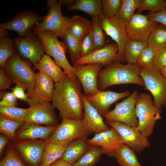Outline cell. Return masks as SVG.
Wrapping results in <instances>:
<instances>
[{"label": "cell", "mask_w": 166, "mask_h": 166, "mask_svg": "<svg viewBox=\"0 0 166 166\" xmlns=\"http://www.w3.org/2000/svg\"><path fill=\"white\" fill-rule=\"evenodd\" d=\"M29 109V108H19L16 106H0V115L14 121L25 122Z\"/></svg>", "instance_id": "38"}, {"label": "cell", "mask_w": 166, "mask_h": 166, "mask_svg": "<svg viewBox=\"0 0 166 166\" xmlns=\"http://www.w3.org/2000/svg\"><path fill=\"white\" fill-rule=\"evenodd\" d=\"M41 40L46 54L53 57L56 63L62 68L67 76L71 78H77L75 70L67 60L65 55L66 46L63 41H60L57 35L49 31L34 32Z\"/></svg>", "instance_id": "3"}, {"label": "cell", "mask_w": 166, "mask_h": 166, "mask_svg": "<svg viewBox=\"0 0 166 166\" xmlns=\"http://www.w3.org/2000/svg\"><path fill=\"white\" fill-rule=\"evenodd\" d=\"M12 146L9 147L5 155L0 162V166H26Z\"/></svg>", "instance_id": "42"}, {"label": "cell", "mask_w": 166, "mask_h": 166, "mask_svg": "<svg viewBox=\"0 0 166 166\" xmlns=\"http://www.w3.org/2000/svg\"><path fill=\"white\" fill-rule=\"evenodd\" d=\"M90 27L91 22L79 15L69 18L67 31L76 38L80 44Z\"/></svg>", "instance_id": "26"}, {"label": "cell", "mask_w": 166, "mask_h": 166, "mask_svg": "<svg viewBox=\"0 0 166 166\" xmlns=\"http://www.w3.org/2000/svg\"><path fill=\"white\" fill-rule=\"evenodd\" d=\"M129 91L117 93L110 90H98L94 94L85 97L88 101L95 108L101 116L105 117L109 111L111 105L118 100L128 97Z\"/></svg>", "instance_id": "20"}, {"label": "cell", "mask_w": 166, "mask_h": 166, "mask_svg": "<svg viewBox=\"0 0 166 166\" xmlns=\"http://www.w3.org/2000/svg\"><path fill=\"white\" fill-rule=\"evenodd\" d=\"M165 0H140L139 6L136 13L148 10L152 13H156L166 9Z\"/></svg>", "instance_id": "40"}, {"label": "cell", "mask_w": 166, "mask_h": 166, "mask_svg": "<svg viewBox=\"0 0 166 166\" xmlns=\"http://www.w3.org/2000/svg\"><path fill=\"white\" fill-rule=\"evenodd\" d=\"M67 145H63L48 141L45 148L40 166H49L54 161L61 158Z\"/></svg>", "instance_id": "27"}, {"label": "cell", "mask_w": 166, "mask_h": 166, "mask_svg": "<svg viewBox=\"0 0 166 166\" xmlns=\"http://www.w3.org/2000/svg\"><path fill=\"white\" fill-rule=\"evenodd\" d=\"M81 57L86 56L94 50V43L91 28L80 45Z\"/></svg>", "instance_id": "43"}, {"label": "cell", "mask_w": 166, "mask_h": 166, "mask_svg": "<svg viewBox=\"0 0 166 166\" xmlns=\"http://www.w3.org/2000/svg\"><path fill=\"white\" fill-rule=\"evenodd\" d=\"M55 109L49 102H42L30 107L25 122L49 126L57 125L58 120L55 114Z\"/></svg>", "instance_id": "19"}, {"label": "cell", "mask_w": 166, "mask_h": 166, "mask_svg": "<svg viewBox=\"0 0 166 166\" xmlns=\"http://www.w3.org/2000/svg\"><path fill=\"white\" fill-rule=\"evenodd\" d=\"M140 75L144 87L152 94L154 103L161 112L166 107V78L154 67L140 68Z\"/></svg>", "instance_id": "7"}, {"label": "cell", "mask_w": 166, "mask_h": 166, "mask_svg": "<svg viewBox=\"0 0 166 166\" xmlns=\"http://www.w3.org/2000/svg\"><path fill=\"white\" fill-rule=\"evenodd\" d=\"M46 3L49 9L47 14L34 28V32L51 31L62 38L67 31L69 18L62 15L61 5L57 0H47Z\"/></svg>", "instance_id": "8"}, {"label": "cell", "mask_w": 166, "mask_h": 166, "mask_svg": "<svg viewBox=\"0 0 166 166\" xmlns=\"http://www.w3.org/2000/svg\"><path fill=\"white\" fill-rule=\"evenodd\" d=\"M13 41L14 48L18 55L34 65L40 60L45 52L40 38L30 30L23 37H16Z\"/></svg>", "instance_id": "9"}, {"label": "cell", "mask_w": 166, "mask_h": 166, "mask_svg": "<svg viewBox=\"0 0 166 166\" xmlns=\"http://www.w3.org/2000/svg\"><path fill=\"white\" fill-rule=\"evenodd\" d=\"M118 51L117 44L112 42L103 48L94 50L86 56L81 57L73 64H100L107 65L116 61Z\"/></svg>", "instance_id": "21"}, {"label": "cell", "mask_w": 166, "mask_h": 166, "mask_svg": "<svg viewBox=\"0 0 166 166\" xmlns=\"http://www.w3.org/2000/svg\"><path fill=\"white\" fill-rule=\"evenodd\" d=\"M4 68L12 83L20 85L27 90L29 98L34 89L36 73L29 63L16 53L7 60Z\"/></svg>", "instance_id": "5"}, {"label": "cell", "mask_w": 166, "mask_h": 166, "mask_svg": "<svg viewBox=\"0 0 166 166\" xmlns=\"http://www.w3.org/2000/svg\"><path fill=\"white\" fill-rule=\"evenodd\" d=\"M17 105V99L13 92H6L0 102V106H16Z\"/></svg>", "instance_id": "45"}, {"label": "cell", "mask_w": 166, "mask_h": 166, "mask_svg": "<svg viewBox=\"0 0 166 166\" xmlns=\"http://www.w3.org/2000/svg\"><path fill=\"white\" fill-rule=\"evenodd\" d=\"M160 72L162 75L166 78V66Z\"/></svg>", "instance_id": "53"}, {"label": "cell", "mask_w": 166, "mask_h": 166, "mask_svg": "<svg viewBox=\"0 0 166 166\" xmlns=\"http://www.w3.org/2000/svg\"><path fill=\"white\" fill-rule=\"evenodd\" d=\"M148 46L146 42L128 39L124 49L125 61L128 64H136L139 55Z\"/></svg>", "instance_id": "29"}, {"label": "cell", "mask_w": 166, "mask_h": 166, "mask_svg": "<svg viewBox=\"0 0 166 166\" xmlns=\"http://www.w3.org/2000/svg\"><path fill=\"white\" fill-rule=\"evenodd\" d=\"M49 166H73V165L60 158L54 161Z\"/></svg>", "instance_id": "50"}, {"label": "cell", "mask_w": 166, "mask_h": 166, "mask_svg": "<svg viewBox=\"0 0 166 166\" xmlns=\"http://www.w3.org/2000/svg\"><path fill=\"white\" fill-rule=\"evenodd\" d=\"M121 0H101L102 16L112 18L117 15Z\"/></svg>", "instance_id": "41"}, {"label": "cell", "mask_w": 166, "mask_h": 166, "mask_svg": "<svg viewBox=\"0 0 166 166\" xmlns=\"http://www.w3.org/2000/svg\"><path fill=\"white\" fill-rule=\"evenodd\" d=\"M140 0H121L117 16L126 26L130 21L138 9Z\"/></svg>", "instance_id": "32"}, {"label": "cell", "mask_w": 166, "mask_h": 166, "mask_svg": "<svg viewBox=\"0 0 166 166\" xmlns=\"http://www.w3.org/2000/svg\"><path fill=\"white\" fill-rule=\"evenodd\" d=\"M90 135L82 120L65 118L50 135L48 141L65 145L77 139L87 138Z\"/></svg>", "instance_id": "6"}, {"label": "cell", "mask_w": 166, "mask_h": 166, "mask_svg": "<svg viewBox=\"0 0 166 166\" xmlns=\"http://www.w3.org/2000/svg\"><path fill=\"white\" fill-rule=\"evenodd\" d=\"M139 93L134 90L126 99L116 103L114 109L109 111L104 117L106 121L123 123L138 128V121L135 114V106Z\"/></svg>", "instance_id": "11"}, {"label": "cell", "mask_w": 166, "mask_h": 166, "mask_svg": "<svg viewBox=\"0 0 166 166\" xmlns=\"http://www.w3.org/2000/svg\"><path fill=\"white\" fill-rule=\"evenodd\" d=\"M62 39L66 46L71 61L74 64L81 57L80 43L68 31L66 32Z\"/></svg>", "instance_id": "37"}, {"label": "cell", "mask_w": 166, "mask_h": 166, "mask_svg": "<svg viewBox=\"0 0 166 166\" xmlns=\"http://www.w3.org/2000/svg\"><path fill=\"white\" fill-rule=\"evenodd\" d=\"M54 88L53 81L50 78L41 72H37L33 92L27 102L30 107L42 102L52 101Z\"/></svg>", "instance_id": "18"}, {"label": "cell", "mask_w": 166, "mask_h": 166, "mask_svg": "<svg viewBox=\"0 0 166 166\" xmlns=\"http://www.w3.org/2000/svg\"><path fill=\"white\" fill-rule=\"evenodd\" d=\"M140 68L135 64H122L114 61L106 65L99 72L97 86L98 90L103 91L115 85L132 84L144 87L140 75Z\"/></svg>", "instance_id": "2"}, {"label": "cell", "mask_w": 166, "mask_h": 166, "mask_svg": "<svg viewBox=\"0 0 166 166\" xmlns=\"http://www.w3.org/2000/svg\"><path fill=\"white\" fill-rule=\"evenodd\" d=\"M114 157L121 166H142L139 162L135 151L125 144L117 150Z\"/></svg>", "instance_id": "31"}, {"label": "cell", "mask_w": 166, "mask_h": 166, "mask_svg": "<svg viewBox=\"0 0 166 166\" xmlns=\"http://www.w3.org/2000/svg\"><path fill=\"white\" fill-rule=\"evenodd\" d=\"M58 2L61 5L68 7L73 5L75 2L76 0H59Z\"/></svg>", "instance_id": "51"}, {"label": "cell", "mask_w": 166, "mask_h": 166, "mask_svg": "<svg viewBox=\"0 0 166 166\" xmlns=\"http://www.w3.org/2000/svg\"><path fill=\"white\" fill-rule=\"evenodd\" d=\"M147 44L157 50L166 48V26L157 23L149 35Z\"/></svg>", "instance_id": "30"}, {"label": "cell", "mask_w": 166, "mask_h": 166, "mask_svg": "<svg viewBox=\"0 0 166 166\" xmlns=\"http://www.w3.org/2000/svg\"><path fill=\"white\" fill-rule=\"evenodd\" d=\"M103 66L100 64H73L77 77L83 87L85 97L93 95L98 91V75Z\"/></svg>", "instance_id": "13"}, {"label": "cell", "mask_w": 166, "mask_h": 166, "mask_svg": "<svg viewBox=\"0 0 166 166\" xmlns=\"http://www.w3.org/2000/svg\"><path fill=\"white\" fill-rule=\"evenodd\" d=\"M91 26L94 43V50L108 45L109 44L100 23L98 17H92Z\"/></svg>", "instance_id": "34"}, {"label": "cell", "mask_w": 166, "mask_h": 166, "mask_svg": "<svg viewBox=\"0 0 166 166\" xmlns=\"http://www.w3.org/2000/svg\"><path fill=\"white\" fill-rule=\"evenodd\" d=\"M91 146L87 138L74 140L68 144L61 159L73 165Z\"/></svg>", "instance_id": "25"}, {"label": "cell", "mask_w": 166, "mask_h": 166, "mask_svg": "<svg viewBox=\"0 0 166 166\" xmlns=\"http://www.w3.org/2000/svg\"><path fill=\"white\" fill-rule=\"evenodd\" d=\"M9 140L8 138L4 135H0V154L1 155L4 150Z\"/></svg>", "instance_id": "49"}, {"label": "cell", "mask_w": 166, "mask_h": 166, "mask_svg": "<svg viewBox=\"0 0 166 166\" xmlns=\"http://www.w3.org/2000/svg\"><path fill=\"white\" fill-rule=\"evenodd\" d=\"M34 66L36 69L46 75L55 83L60 81L67 77L61 67L46 54H44Z\"/></svg>", "instance_id": "24"}, {"label": "cell", "mask_w": 166, "mask_h": 166, "mask_svg": "<svg viewBox=\"0 0 166 166\" xmlns=\"http://www.w3.org/2000/svg\"><path fill=\"white\" fill-rule=\"evenodd\" d=\"M84 113L82 121L89 133L98 134L109 130L110 128L103 121L96 109L83 97Z\"/></svg>", "instance_id": "22"}, {"label": "cell", "mask_w": 166, "mask_h": 166, "mask_svg": "<svg viewBox=\"0 0 166 166\" xmlns=\"http://www.w3.org/2000/svg\"><path fill=\"white\" fill-rule=\"evenodd\" d=\"M8 34L6 30L2 28H0V38L8 36Z\"/></svg>", "instance_id": "52"}, {"label": "cell", "mask_w": 166, "mask_h": 166, "mask_svg": "<svg viewBox=\"0 0 166 166\" xmlns=\"http://www.w3.org/2000/svg\"><path fill=\"white\" fill-rule=\"evenodd\" d=\"M157 22L150 20L147 15L136 13L126 25L128 39L146 42Z\"/></svg>", "instance_id": "17"}, {"label": "cell", "mask_w": 166, "mask_h": 166, "mask_svg": "<svg viewBox=\"0 0 166 166\" xmlns=\"http://www.w3.org/2000/svg\"><path fill=\"white\" fill-rule=\"evenodd\" d=\"M166 66V48L157 51L153 63V67L160 71Z\"/></svg>", "instance_id": "44"}, {"label": "cell", "mask_w": 166, "mask_h": 166, "mask_svg": "<svg viewBox=\"0 0 166 166\" xmlns=\"http://www.w3.org/2000/svg\"><path fill=\"white\" fill-rule=\"evenodd\" d=\"M48 140H23L12 145L23 158L32 166H40L45 148Z\"/></svg>", "instance_id": "14"}, {"label": "cell", "mask_w": 166, "mask_h": 166, "mask_svg": "<svg viewBox=\"0 0 166 166\" xmlns=\"http://www.w3.org/2000/svg\"><path fill=\"white\" fill-rule=\"evenodd\" d=\"M87 141L91 145L100 147L102 154L109 157L114 156L117 150L125 144L119 133L111 127L108 130L95 134L93 137L87 139Z\"/></svg>", "instance_id": "16"}, {"label": "cell", "mask_w": 166, "mask_h": 166, "mask_svg": "<svg viewBox=\"0 0 166 166\" xmlns=\"http://www.w3.org/2000/svg\"><path fill=\"white\" fill-rule=\"evenodd\" d=\"M100 25L105 34L117 44L118 51L115 61L124 62V47L128 39L125 25L116 15L112 18L98 17Z\"/></svg>", "instance_id": "10"}, {"label": "cell", "mask_w": 166, "mask_h": 166, "mask_svg": "<svg viewBox=\"0 0 166 166\" xmlns=\"http://www.w3.org/2000/svg\"><path fill=\"white\" fill-rule=\"evenodd\" d=\"M82 85L77 78H66L54 84L52 105L59 111L62 119L67 118L82 120L83 94Z\"/></svg>", "instance_id": "1"}, {"label": "cell", "mask_w": 166, "mask_h": 166, "mask_svg": "<svg viewBox=\"0 0 166 166\" xmlns=\"http://www.w3.org/2000/svg\"><path fill=\"white\" fill-rule=\"evenodd\" d=\"M157 50L148 46L139 55L136 65L140 68L153 67L154 58Z\"/></svg>", "instance_id": "39"}, {"label": "cell", "mask_w": 166, "mask_h": 166, "mask_svg": "<svg viewBox=\"0 0 166 166\" xmlns=\"http://www.w3.org/2000/svg\"><path fill=\"white\" fill-rule=\"evenodd\" d=\"M25 122L14 121L0 115V132L7 137L9 140H16V130Z\"/></svg>", "instance_id": "35"}, {"label": "cell", "mask_w": 166, "mask_h": 166, "mask_svg": "<svg viewBox=\"0 0 166 166\" xmlns=\"http://www.w3.org/2000/svg\"><path fill=\"white\" fill-rule=\"evenodd\" d=\"M12 92L17 99L27 102L29 97L25 92V88L19 85H16L11 89Z\"/></svg>", "instance_id": "48"}, {"label": "cell", "mask_w": 166, "mask_h": 166, "mask_svg": "<svg viewBox=\"0 0 166 166\" xmlns=\"http://www.w3.org/2000/svg\"><path fill=\"white\" fill-rule=\"evenodd\" d=\"M147 15L150 20L166 26V9L154 13L149 12Z\"/></svg>", "instance_id": "46"}, {"label": "cell", "mask_w": 166, "mask_h": 166, "mask_svg": "<svg viewBox=\"0 0 166 166\" xmlns=\"http://www.w3.org/2000/svg\"><path fill=\"white\" fill-rule=\"evenodd\" d=\"M103 154L100 147L91 145L73 166H94Z\"/></svg>", "instance_id": "33"}, {"label": "cell", "mask_w": 166, "mask_h": 166, "mask_svg": "<svg viewBox=\"0 0 166 166\" xmlns=\"http://www.w3.org/2000/svg\"></svg>", "instance_id": "54"}, {"label": "cell", "mask_w": 166, "mask_h": 166, "mask_svg": "<svg viewBox=\"0 0 166 166\" xmlns=\"http://www.w3.org/2000/svg\"><path fill=\"white\" fill-rule=\"evenodd\" d=\"M67 8L69 11H82L92 17L102 16L101 0H76L73 5Z\"/></svg>", "instance_id": "28"}, {"label": "cell", "mask_w": 166, "mask_h": 166, "mask_svg": "<svg viewBox=\"0 0 166 166\" xmlns=\"http://www.w3.org/2000/svg\"><path fill=\"white\" fill-rule=\"evenodd\" d=\"M12 83L11 80L6 74L4 68L0 69V90L4 91L10 88Z\"/></svg>", "instance_id": "47"}, {"label": "cell", "mask_w": 166, "mask_h": 166, "mask_svg": "<svg viewBox=\"0 0 166 166\" xmlns=\"http://www.w3.org/2000/svg\"><path fill=\"white\" fill-rule=\"evenodd\" d=\"M57 125L42 126L40 124L25 122L16 133V138L21 140H48Z\"/></svg>", "instance_id": "23"}, {"label": "cell", "mask_w": 166, "mask_h": 166, "mask_svg": "<svg viewBox=\"0 0 166 166\" xmlns=\"http://www.w3.org/2000/svg\"><path fill=\"white\" fill-rule=\"evenodd\" d=\"M161 112L155 105L151 96L145 93L139 94L135 114L138 119V129L144 136L148 138L151 135L156 121L161 118Z\"/></svg>", "instance_id": "4"}, {"label": "cell", "mask_w": 166, "mask_h": 166, "mask_svg": "<svg viewBox=\"0 0 166 166\" xmlns=\"http://www.w3.org/2000/svg\"><path fill=\"white\" fill-rule=\"evenodd\" d=\"M14 41L8 36L0 38V66L4 68L7 60L16 53Z\"/></svg>", "instance_id": "36"}, {"label": "cell", "mask_w": 166, "mask_h": 166, "mask_svg": "<svg viewBox=\"0 0 166 166\" xmlns=\"http://www.w3.org/2000/svg\"><path fill=\"white\" fill-rule=\"evenodd\" d=\"M43 17L30 11H22L18 14L11 20L0 24L6 30L16 31L18 36L23 37L26 33L41 22Z\"/></svg>", "instance_id": "15"}, {"label": "cell", "mask_w": 166, "mask_h": 166, "mask_svg": "<svg viewBox=\"0 0 166 166\" xmlns=\"http://www.w3.org/2000/svg\"><path fill=\"white\" fill-rule=\"evenodd\" d=\"M104 121L116 130L121 137L124 144L135 152L141 153L145 149L150 147L151 144L148 138L141 134L138 128L118 121L106 120Z\"/></svg>", "instance_id": "12"}]
</instances>
